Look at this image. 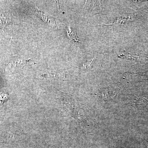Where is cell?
I'll list each match as a JSON object with an SVG mask.
<instances>
[{"instance_id": "3957f363", "label": "cell", "mask_w": 148, "mask_h": 148, "mask_svg": "<svg viewBox=\"0 0 148 148\" xmlns=\"http://www.w3.org/2000/svg\"><path fill=\"white\" fill-rule=\"evenodd\" d=\"M73 116L75 118V119L79 123H84L86 121L85 114L83 113L82 110L78 108H74L73 113Z\"/></svg>"}, {"instance_id": "277c9868", "label": "cell", "mask_w": 148, "mask_h": 148, "mask_svg": "<svg viewBox=\"0 0 148 148\" xmlns=\"http://www.w3.org/2000/svg\"><path fill=\"white\" fill-rule=\"evenodd\" d=\"M67 35L70 39L73 40L76 42H78L79 40L77 36L75 33L72 32V30L69 27V31H67Z\"/></svg>"}, {"instance_id": "6da1fadb", "label": "cell", "mask_w": 148, "mask_h": 148, "mask_svg": "<svg viewBox=\"0 0 148 148\" xmlns=\"http://www.w3.org/2000/svg\"><path fill=\"white\" fill-rule=\"evenodd\" d=\"M102 8L100 1H86L84 6L85 10L91 13H98Z\"/></svg>"}, {"instance_id": "7a4b0ae2", "label": "cell", "mask_w": 148, "mask_h": 148, "mask_svg": "<svg viewBox=\"0 0 148 148\" xmlns=\"http://www.w3.org/2000/svg\"><path fill=\"white\" fill-rule=\"evenodd\" d=\"M18 138V135L14 132L8 131L4 133L0 138V140L3 142H13L15 141Z\"/></svg>"}]
</instances>
